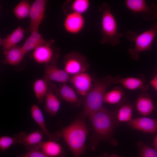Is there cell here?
<instances>
[{
  "label": "cell",
  "instance_id": "cell-1",
  "mask_svg": "<svg viewBox=\"0 0 157 157\" xmlns=\"http://www.w3.org/2000/svg\"><path fill=\"white\" fill-rule=\"evenodd\" d=\"M116 113V111L110 110L103 107L89 117L93 130L90 140V147L92 150L103 141L116 144V141L113 138L115 129L119 125Z\"/></svg>",
  "mask_w": 157,
  "mask_h": 157
},
{
  "label": "cell",
  "instance_id": "cell-2",
  "mask_svg": "<svg viewBox=\"0 0 157 157\" xmlns=\"http://www.w3.org/2000/svg\"><path fill=\"white\" fill-rule=\"evenodd\" d=\"M63 137L74 157H80L86 147L85 142L88 133L85 119L76 118L69 126L62 129Z\"/></svg>",
  "mask_w": 157,
  "mask_h": 157
},
{
  "label": "cell",
  "instance_id": "cell-3",
  "mask_svg": "<svg viewBox=\"0 0 157 157\" xmlns=\"http://www.w3.org/2000/svg\"><path fill=\"white\" fill-rule=\"evenodd\" d=\"M114 82V77L109 75L95 82L85 96L83 110L79 117L85 119L103 107L106 91Z\"/></svg>",
  "mask_w": 157,
  "mask_h": 157
},
{
  "label": "cell",
  "instance_id": "cell-4",
  "mask_svg": "<svg viewBox=\"0 0 157 157\" xmlns=\"http://www.w3.org/2000/svg\"><path fill=\"white\" fill-rule=\"evenodd\" d=\"M101 14V44H110L115 46L119 42L122 34L118 31L116 19L112 12L110 6L104 2L99 8Z\"/></svg>",
  "mask_w": 157,
  "mask_h": 157
},
{
  "label": "cell",
  "instance_id": "cell-5",
  "mask_svg": "<svg viewBox=\"0 0 157 157\" xmlns=\"http://www.w3.org/2000/svg\"><path fill=\"white\" fill-rule=\"evenodd\" d=\"M157 33V24L154 23L152 27L148 30L138 35L134 39L135 47L130 48L128 52L131 57L133 60H139V55L140 53L148 50Z\"/></svg>",
  "mask_w": 157,
  "mask_h": 157
},
{
  "label": "cell",
  "instance_id": "cell-6",
  "mask_svg": "<svg viewBox=\"0 0 157 157\" xmlns=\"http://www.w3.org/2000/svg\"><path fill=\"white\" fill-rule=\"evenodd\" d=\"M64 65V70L70 76L85 72L90 67L86 57L76 51L71 52L65 55Z\"/></svg>",
  "mask_w": 157,
  "mask_h": 157
},
{
  "label": "cell",
  "instance_id": "cell-7",
  "mask_svg": "<svg viewBox=\"0 0 157 157\" xmlns=\"http://www.w3.org/2000/svg\"><path fill=\"white\" fill-rule=\"evenodd\" d=\"M53 40L37 48L33 51L32 57L35 61L39 64L45 65L56 63L59 57V50L53 46Z\"/></svg>",
  "mask_w": 157,
  "mask_h": 157
},
{
  "label": "cell",
  "instance_id": "cell-8",
  "mask_svg": "<svg viewBox=\"0 0 157 157\" xmlns=\"http://www.w3.org/2000/svg\"><path fill=\"white\" fill-rule=\"evenodd\" d=\"M47 2L46 0H35L31 5L30 21L28 28L31 33L38 31L40 25L44 17Z\"/></svg>",
  "mask_w": 157,
  "mask_h": 157
},
{
  "label": "cell",
  "instance_id": "cell-9",
  "mask_svg": "<svg viewBox=\"0 0 157 157\" xmlns=\"http://www.w3.org/2000/svg\"><path fill=\"white\" fill-rule=\"evenodd\" d=\"M125 3L127 8L131 11L142 13L146 20L153 21L156 17L157 8L154 4L149 6L144 0H126Z\"/></svg>",
  "mask_w": 157,
  "mask_h": 157
},
{
  "label": "cell",
  "instance_id": "cell-10",
  "mask_svg": "<svg viewBox=\"0 0 157 157\" xmlns=\"http://www.w3.org/2000/svg\"><path fill=\"white\" fill-rule=\"evenodd\" d=\"M85 24V20L83 15L72 12L66 14L63 25L65 30L68 33L72 35L80 33Z\"/></svg>",
  "mask_w": 157,
  "mask_h": 157
},
{
  "label": "cell",
  "instance_id": "cell-11",
  "mask_svg": "<svg viewBox=\"0 0 157 157\" xmlns=\"http://www.w3.org/2000/svg\"><path fill=\"white\" fill-rule=\"evenodd\" d=\"M31 115L33 119L38 124L41 131L45 135L49 140L57 142L61 137V132L57 131L50 132L47 129L42 113L39 107L33 104L31 109Z\"/></svg>",
  "mask_w": 157,
  "mask_h": 157
},
{
  "label": "cell",
  "instance_id": "cell-12",
  "mask_svg": "<svg viewBox=\"0 0 157 157\" xmlns=\"http://www.w3.org/2000/svg\"><path fill=\"white\" fill-rule=\"evenodd\" d=\"M69 81L77 93L83 96H85L93 85L91 78L85 72L71 76Z\"/></svg>",
  "mask_w": 157,
  "mask_h": 157
},
{
  "label": "cell",
  "instance_id": "cell-13",
  "mask_svg": "<svg viewBox=\"0 0 157 157\" xmlns=\"http://www.w3.org/2000/svg\"><path fill=\"white\" fill-rule=\"evenodd\" d=\"M71 76L64 69L58 68L56 63L45 65L44 78L49 81H53L63 83L69 80Z\"/></svg>",
  "mask_w": 157,
  "mask_h": 157
},
{
  "label": "cell",
  "instance_id": "cell-14",
  "mask_svg": "<svg viewBox=\"0 0 157 157\" xmlns=\"http://www.w3.org/2000/svg\"><path fill=\"white\" fill-rule=\"evenodd\" d=\"M133 128L144 132L154 133L157 131V120L146 117L132 119L128 122Z\"/></svg>",
  "mask_w": 157,
  "mask_h": 157
},
{
  "label": "cell",
  "instance_id": "cell-15",
  "mask_svg": "<svg viewBox=\"0 0 157 157\" xmlns=\"http://www.w3.org/2000/svg\"><path fill=\"white\" fill-rule=\"evenodd\" d=\"M38 145L40 151L50 157H64L65 156L63 148L56 141H42Z\"/></svg>",
  "mask_w": 157,
  "mask_h": 157
},
{
  "label": "cell",
  "instance_id": "cell-16",
  "mask_svg": "<svg viewBox=\"0 0 157 157\" xmlns=\"http://www.w3.org/2000/svg\"><path fill=\"white\" fill-rule=\"evenodd\" d=\"M114 83H120L125 88L130 90L139 89L145 92L148 90V86L144 84L141 79L135 77L122 78L120 76L114 77Z\"/></svg>",
  "mask_w": 157,
  "mask_h": 157
},
{
  "label": "cell",
  "instance_id": "cell-17",
  "mask_svg": "<svg viewBox=\"0 0 157 157\" xmlns=\"http://www.w3.org/2000/svg\"><path fill=\"white\" fill-rule=\"evenodd\" d=\"M44 135L41 131L38 130L29 134H27L25 132H21L17 134L18 142L25 147L38 145L42 141Z\"/></svg>",
  "mask_w": 157,
  "mask_h": 157
},
{
  "label": "cell",
  "instance_id": "cell-18",
  "mask_svg": "<svg viewBox=\"0 0 157 157\" xmlns=\"http://www.w3.org/2000/svg\"><path fill=\"white\" fill-rule=\"evenodd\" d=\"M24 31L21 26H19L10 34L1 40L0 42L3 51L6 50L17 45L24 37Z\"/></svg>",
  "mask_w": 157,
  "mask_h": 157
},
{
  "label": "cell",
  "instance_id": "cell-19",
  "mask_svg": "<svg viewBox=\"0 0 157 157\" xmlns=\"http://www.w3.org/2000/svg\"><path fill=\"white\" fill-rule=\"evenodd\" d=\"M53 86H50L45 97V110L52 117L55 116L60 106V101L53 91Z\"/></svg>",
  "mask_w": 157,
  "mask_h": 157
},
{
  "label": "cell",
  "instance_id": "cell-20",
  "mask_svg": "<svg viewBox=\"0 0 157 157\" xmlns=\"http://www.w3.org/2000/svg\"><path fill=\"white\" fill-rule=\"evenodd\" d=\"M3 53L5 62L12 65L19 64L22 60L26 54L22 47L17 46L3 51Z\"/></svg>",
  "mask_w": 157,
  "mask_h": 157
},
{
  "label": "cell",
  "instance_id": "cell-21",
  "mask_svg": "<svg viewBox=\"0 0 157 157\" xmlns=\"http://www.w3.org/2000/svg\"><path fill=\"white\" fill-rule=\"evenodd\" d=\"M49 40H45L38 31L31 32L22 47L25 54L33 51L40 46L47 42Z\"/></svg>",
  "mask_w": 157,
  "mask_h": 157
},
{
  "label": "cell",
  "instance_id": "cell-22",
  "mask_svg": "<svg viewBox=\"0 0 157 157\" xmlns=\"http://www.w3.org/2000/svg\"><path fill=\"white\" fill-rule=\"evenodd\" d=\"M60 97L64 101L72 104H76L79 106L83 101L78 98L74 91L66 83H63L58 90Z\"/></svg>",
  "mask_w": 157,
  "mask_h": 157
},
{
  "label": "cell",
  "instance_id": "cell-23",
  "mask_svg": "<svg viewBox=\"0 0 157 157\" xmlns=\"http://www.w3.org/2000/svg\"><path fill=\"white\" fill-rule=\"evenodd\" d=\"M49 82L43 78L36 79L33 83V90L39 103L43 101L50 86Z\"/></svg>",
  "mask_w": 157,
  "mask_h": 157
},
{
  "label": "cell",
  "instance_id": "cell-24",
  "mask_svg": "<svg viewBox=\"0 0 157 157\" xmlns=\"http://www.w3.org/2000/svg\"><path fill=\"white\" fill-rule=\"evenodd\" d=\"M136 108L138 112L144 116L151 113L154 109V106L151 99L146 94L141 95L136 102Z\"/></svg>",
  "mask_w": 157,
  "mask_h": 157
},
{
  "label": "cell",
  "instance_id": "cell-25",
  "mask_svg": "<svg viewBox=\"0 0 157 157\" xmlns=\"http://www.w3.org/2000/svg\"><path fill=\"white\" fill-rule=\"evenodd\" d=\"M31 5L28 1L23 0L20 1L14 7L13 13L18 20H21L29 17Z\"/></svg>",
  "mask_w": 157,
  "mask_h": 157
},
{
  "label": "cell",
  "instance_id": "cell-26",
  "mask_svg": "<svg viewBox=\"0 0 157 157\" xmlns=\"http://www.w3.org/2000/svg\"><path fill=\"white\" fill-rule=\"evenodd\" d=\"M124 95V92L119 87H116L106 92L104 97V102L115 104L120 101Z\"/></svg>",
  "mask_w": 157,
  "mask_h": 157
},
{
  "label": "cell",
  "instance_id": "cell-27",
  "mask_svg": "<svg viewBox=\"0 0 157 157\" xmlns=\"http://www.w3.org/2000/svg\"><path fill=\"white\" fill-rule=\"evenodd\" d=\"M133 106L127 104L123 105L116 111V116L119 122H128L132 119Z\"/></svg>",
  "mask_w": 157,
  "mask_h": 157
},
{
  "label": "cell",
  "instance_id": "cell-28",
  "mask_svg": "<svg viewBox=\"0 0 157 157\" xmlns=\"http://www.w3.org/2000/svg\"><path fill=\"white\" fill-rule=\"evenodd\" d=\"M69 3L70 12H74L83 15L88 10L90 6L89 0H74Z\"/></svg>",
  "mask_w": 157,
  "mask_h": 157
},
{
  "label": "cell",
  "instance_id": "cell-29",
  "mask_svg": "<svg viewBox=\"0 0 157 157\" xmlns=\"http://www.w3.org/2000/svg\"><path fill=\"white\" fill-rule=\"evenodd\" d=\"M137 145L139 149L138 157H157V150L142 142L139 141Z\"/></svg>",
  "mask_w": 157,
  "mask_h": 157
},
{
  "label": "cell",
  "instance_id": "cell-30",
  "mask_svg": "<svg viewBox=\"0 0 157 157\" xmlns=\"http://www.w3.org/2000/svg\"><path fill=\"white\" fill-rule=\"evenodd\" d=\"M25 147L28 151L19 155L18 157H50L40 150L38 145Z\"/></svg>",
  "mask_w": 157,
  "mask_h": 157
},
{
  "label": "cell",
  "instance_id": "cell-31",
  "mask_svg": "<svg viewBox=\"0 0 157 157\" xmlns=\"http://www.w3.org/2000/svg\"><path fill=\"white\" fill-rule=\"evenodd\" d=\"M18 143L17 134L13 137L3 136L0 138V148L3 151H4L10 146Z\"/></svg>",
  "mask_w": 157,
  "mask_h": 157
},
{
  "label": "cell",
  "instance_id": "cell-32",
  "mask_svg": "<svg viewBox=\"0 0 157 157\" xmlns=\"http://www.w3.org/2000/svg\"><path fill=\"white\" fill-rule=\"evenodd\" d=\"M150 83L154 88L157 91V74L150 81Z\"/></svg>",
  "mask_w": 157,
  "mask_h": 157
},
{
  "label": "cell",
  "instance_id": "cell-33",
  "mask_svg": "<svg viewBox=\"0 0 157 157\" xmlns=\"http://www.w3.org/2000/svg\"><path fill=\"white\" fill-rule=\"evenodd\" d=\"M154 149L157 150V135L154 138Z\"/></svg>",
  "mask_w": 157,
  "mask_h": 157
},
{
  "label": "cell",
  "instance_id": "cell-34",
  "mask_svg": "<svg viewBox=\"0 0 157 157\" xmlns=\"http://www.w3.org/2000/svg\"><path fill=\"white\" fill-rule=\"evenodd\" d=\"M108 157H120L116 154H112Z\"/></svg>",
  "mask_w": 157,
  "mask_h": 157
}]
</instances>
